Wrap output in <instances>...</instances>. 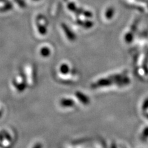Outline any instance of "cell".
I'll list each match as a JSON object with an SVG mask.
<instances>
[]
</instances>
